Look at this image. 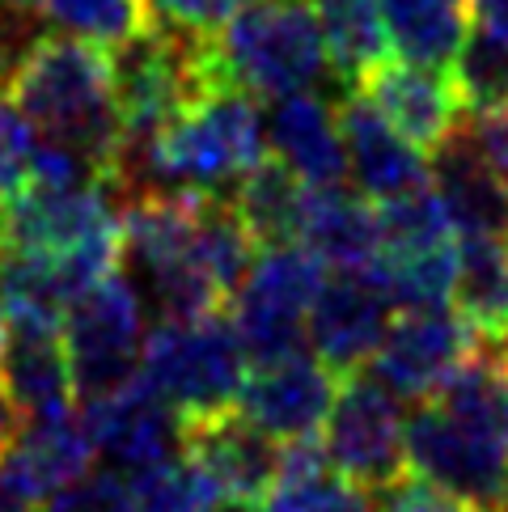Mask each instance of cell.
Listing matches in <instances>:
<instances>
[{
    "mask_svg": "<svg viewBox=\"0 0 508 512\" xmlns=\"http://www.w3.org/2000/svg\"><path fill=\"white\" fill-rule=\"evenodd\" d=\"M5 94L43 140L94 161L111 182L123 149L111 51L72 34H39L17 60Z\"/></svg>",
    "mask_w": 508,
    "mask_h": 512,
    "instance_id": "1",
    "label": "cell"
},
{
    "mask_svg": "<svg viewBox=\"0 0 508 512\" xmlns=\"http://www.w3.org/2000/svg\"><path fill=\"white\" fill-rule=\"evenodd\" d=\"M267 157L259 98L242 85H212L136 161L115 174L119 204L140 191H225Z\"/></svg>",
    "mask_w": 508,
    "mask_h": 512,
    "instance_id": "2",
    "label": "cell"
},
{
    "mask_svg": "<svg viewBox=\"0 0 508 512\" xmlns=\"http://www.w3.org/2000/svg\"><path fill=\"white\" fill-rule=\"evenodd\" d=\"M216 72L254 98L314 89L326 72V39L314 0H259L212 34Z\"/></svg>",
    "mask_w": 508,
    "mask_h": 512,
    "instance_id": "3",
    "label": "cell"
},
{
    "mask_svg": "<svg viewBox=\"0 0 508 512\" xmlns=\"http://www.w3.org/2000/svg\"><path fill=\"white\" fill-rule=\"evenodd\" d=\"M246 373L250 356L242 347V335L233 318H221V309L204 318L157 322L144 335L140 381L187 419L233 407Z\"/></svg>",
    "mask_w": 508,
    "mask_h": 512,
    "instance_id": "4",
    "label": "cell"
},
{
    "mask_svg": "<svg viewBox=\"0 0 508 512\" xmlns=\"http://www.w3.org/2000/svg\"><path fill=\"white\" fill-rule=\"evenodd\" d=\"M322 267L326 263L305 242L263 246L254 254L242 288L229 301V318L238 326L250 364L293 356L310 343L305 318H310V305L326 284Z\"/></svg>",
    "mask_w": 508,
    "mask_h": 512,
    "instance_id": "5",
    "label": "cell"
},
{
    "mask_svg": "<svg viewBox=\"0 0 508 512\" xmlns=\"http://www.w3.org/2000/svg\"><path fill=\"white\" fill-rule=\"evenodd\" d=\"M64 343L77 398L94 402L140 377L144 356V297L132 280L111 271L64 309Z\"/></svg>",
    "mask_w": 508,
    "mask_h": 512,
    "instance_id": "6",
    "label": "cell"
},
{
    "mask_svg": "<svg viewBox=\"0 0 508 512\" xmlns=\"http://www.w3.org/2000/svg\"><path fill=\"white\" fill-rule=\"evenodd\" d=\"M322 449L331 466L360 487H381L407 470V411L386 381L369 369L343 373L322 424Z\"/></svg>",
    "mask_w": 508,
    "mask_h": 512,
    "instance_id": "7",
    "label": "cell"
},
{
    "mask_svg": "<svg viewBox=\"0 0 508 512\" xmlns=\"http://www.w3.org/2000/svg\"><path fill=\"white\" fill-rule=\"evenodd\" d=\"M407 466L483 512H492L508 487V453L432 398L407 415Z\"/></svg>",
    "mask_w": 508,
    "mask_h": 512,
    "instance_id": "8",
    "label": "cell"
},
{
    "mask_svg": "<svg viewBox=\"0 0 508 512\" xmlns=\"http://www.w3.org/2000/svg\"><path fill=\"white\" fill-rule=\"evenodd\" d=\"M81 415H85L89 441H94V453L119 479H132V474L187 449V415L174 411L140 377L127 381L115 394L85 402Z\"/></svg>",
    "mask_w": 508,
    "mask_h": 512,
    "instance_id": "9",
    "label": "cell"
},
{
    "mask_svg": "<svg viewBox=\"0 0 508 512\" xmlns=\"http://www.w3.org/2000/svg\"><path fill=\"white\" fill-rule=\"evenodd\" d=\"M470 347H475V326L458 309H403L390 318L386 339L365 369L403 402H424L445 386L449 373L470 356Z\"/></svg>",
    "mask_w": 508,
    "mask_h": 512,
    "instance_id": "10",
    "label": "cell"
},
{
    "mask_svg": "<svg viewBox=\"0 0 508 512\" xmlns=\"http://www.w3.org/2000/svg\"><path fill=\"white\" fill-rule=\"evenodd\" d=\"M339 373L326 369L314 352H293L267 364H250L242 381L238 407L254 428H263L271 441H301V436H318L326 424V411L335 402Z\"/></svg>",
    "mask_w": 508,
    "mask_h": 512,
    "instance_id": "11",
    "label": "cell"
},
{
    "mask_svg": "<svg viewBox=\"0 0 508 512\" xmlns=\"http://www.w3.org/2000/svg\"><path fill=\"white\" fill-rule=\"evenodd\" d=\"M187 453L208 466L229 508L259 512L280 483V441L254 428L238 407L187 419Z\"/></svg>",
    "mask_w": 508,
    "mask_h": 512,
    "instance_id": "12",
    "label": "cell"
},
{
    "mask_svg": "<svg viewBox=\"0 0 508 512\" xmlns=\"http://www.w3.org/2000/svg\"><path fill=\"white\" fill-rule=\"evenodd\" d=\"M390 309H394V301L386 297V288L373 276L335 271V280L322 284V292L310 305V318H305L310 352L339 377L365 369L377 356L381 339H386Z\"/></svg>",
    "mask_w": 508,
    "mask_h": 512,
    "instance_id": "13",
    "label": "cell"
},
{
    "mask_svg": "<svg viewBox=\"0 0 508 512\" xmlns=\"http://www.w3.org/2000/svg\"><path fill=\"white\" fill-rule=\"evenodd\" d=\"M352 89L365 94L420 153L437 149L466 111L458 98V85H453L445 68H428V64H411V60H403V64L381 60Z\"/></svg>",
    "mask_w": 508,
    "mask_h": 512,
    "instance_id": "14",
    "label": "cell"
},
{
    "mask_svg": "<svg viewBox=\"0 0 508 512\" xmlns=\"http://www.w3.org/2000/svg\"><path fill=\"white\" fill-rule=\"evenodd\" d=\"M335 106H339L343 149H348V174L360 195H369L373 204H381V199L428 187L424 153L415 149L365 94L343 89V98Z\"/></svg>",
    "mask_w": 508,
    "mask_h": 512,
    "instance_id": "15",
    "label": "cell"
},
{
    "mask_svg": "<svg viewBox=\"0 0 508 512\" xmlns=\"http://www.w3.org/2000/svg\"><path fill=\"white\" fill-rule=\"evenodd\" d=\"M267 153L280 157L305 187H343L348 182L339 106L322 102L314 89L276 98L267 119Z\"/></svg>",
    "mask_w": 508,
    "mask_h": 512,
    "instance_id": "16",
    "label": "cell"
},
{
    "mask_svg": "<svg viewBox=\"0 0 508 512\" xmlns=\"http://www.w3.org/2000/svg\"><path fill=\"white\" fill-rule=\"evenodd\" d=\"M428 182L458 237H504L508 242V182L483 166L458 123L428 153Z\"/></svg>",
    "mask_w": 508,
    "mask_h": 512,
    "instance_id": "17",
    "label": "cell"
},
{
    "mask_svg": "<svg viewBox=\"0 0 508 512\" xmlns=\"http://www.w3.org/2000/svg\"><path fill=\"white\" fill-rule=\"evenodd\" d=\"M301 242L326 267L352 271V276H373L381 263V250H386L377 204L348 187H310Z\"/></svg>",
    "mask_w": 508,
    "mask_h": 512,
    "instance_id": "18",
    "label": "cell"
},
{
    "mask_svg": "<svg viewBox=\"0 0 508 512\" xmlns=\"http://www.w3.org/2000/svg\"><path fill=\"white\" fill-rule=\"evenodd\" d=\"M89 457H94V441H89L85 415L72 407L30 415V424H22L17 441L5 449V462L22 474L39 500L81 479L89 470Z\"/></svg>",
    "mask_w": 508,
    "mask_h": 512,
    "instance_id": "19",
    "label": "cell"
},
{
    "mask_svg": "<svg viewBox=\"0 0 508 512\" xmlns=\"http://www.w3.org/2000/svg\"><path fill=\"white\" fill-rule=\"evenodd\" d=\"M0 386L22 415L64 411L77 398L64 331H9L0 352Z\"/></svg>",
    "mask_w": 508,
    "mask_h": 512,
    "instance_id": "20",
    "label": "cell"
},
{
    "mask_svg": "<svg viewBox=\"0 0 508 512\" xmlns=\"http://www.w3.org/2000/svg\"><path fill=\"white\" fill-rule=\"evenodd\" d=\"M229 204L238 208L242 225L250 229L254 246H288L301 242L305 229V208H310V187L284 166L280 157H263L254 170H246L233 182Z\"/></svg>",
    "mask_w": 508,
    "mask_h": 512,
    "instance_id": "21",
    "label": "cell"
},
{
    "mask_svg": "<svg viewBox=\"0 0 508 512\" xmlns=\"http://www.w3.org/2000/svg\"><path fill=\"white\" fill-rule=\"evenodd\" d=\"M314 9L343 89H352L373 64L390 56V26L381 0H314Z\"/></svg>",
    "mask_w": 508,
    "mask_h": 512,
    "instance_id": "22",
    "label": "cell"
},
{
    "mask_svg": "<svg viewBox=\"0 0 508 512\" xmlns=\"http://www.w3.org/2000/svg\"><path fill=\"white\" fill-rule=\"evenodd\" d=\"M453 305L475 331H508V242L462 237Z\"/></svg>",
    "mask_w": 508,
    "mask_h": 512,
    "instance_id": "23",
    "label": "cell"
},
{
    "mask_svg": "<svg viewBox=\"0 0 508 512\" xmlns=\"http://www.w3.org/2000/svg\"><path fill=\"white\" fill-rule=\"evenodd\" d=\"M390 26V43L403 51V60L449 68L466 39V9L445 0H381Z\"/></svg>",
    "mask_w": 508,
    "mask_h": 512,
    "instance_id": "24",
    "label": "cell"
},
{
    "mask_svg": "<svg viewBox=\"0 0 508 512\" xmlns=\"http://www.w3.org/2000/svg\"><path fill=\"white\" fill-rule=\"evenodd\" d=\"M34 13L72 39L119 51L157 26L153 0H30Z\"/></svg>",
    "mask_w": 508,
    "mask_h": 512,
    "instance_id": "25",
    "label": "cell"
},
{
    "mask_svg": "<svg viewBox=\"0 0 508 512\" xmlns=\"http://www.w3.org/2000/svg\"><path fill=\"white\" fill-rule=\"evenodd\" d=\"M373 280L386 288L398 309H437L453 301L458 284V246H420V250H381Z\"/></svg>",
    "mask_w": 508,
    "mask_h": 512,
    "instance_id": "26",
    "label": "cell"
},
{
    "mask_svg": "<svg viewBox=\"0 0 508 512\" xmlns=\"http://www.w3.org/2000/svg\"><path fill=\"white\" fill-rule=\"evenodd\" d=\"M127 483H132L140 512H216V508H225V496L208 474V466L187 449L132 474Z\"/></svg>",
    "mask_w": 508,
    "mask_h": 512,
    "instance_id": "27",
    "label": "cell"
},
{
    "mask_svg": "<svg viewBox=\"0 0 508 512\" xmlns=\"http://www.w3.org/2000/svg\"><path fill=\"white\" fill-rule=\"evenodd\" d=\"M453 85L466 111H483V106L508 102V39L483 26H470L466 39L453 56Z\"/></svg>",
    "mask_w": 508,
    "mask_h": 512,
    "instance_id": "28",
    "label": "cell"
},
{
    "mask_svg": "<svg viewBox=\"0 0 508 512\" xmlns=\"http://www.w3.org/2000/svg\"><path fill=\"white\" fill-rule=\"evenodd\" d=\"M377 216H381V242H386V250H420V246L453 242V221L441 204V195L432 191V182L407 195L381 199Z\"/></svg>",
    "mask_w": 508,
    "mask_h": 512,
    "instance_id": "29",
    "label": "cell"
},
{
    "mask_svg": "<svg viewBox=\"0 0 508 512\" xmlns=\"http://www.w3.org/2000/svg\"><path fill=\"white\" fill-rule=\"evenodd\" d=\"M259 512H377L369 487L343 479L335 466H326L305 479H280Z\"/></svg>",
    "mask_w": 508,
    "mask_h": 512,
    "instance_id": "30",
    "label": "cell"
},
{
    "mask_svg": "<svg viewBox=\"0 0 508 512\" xmlns=\"http://www.w3.org/2000/svg\"><path fill=\"white\" fill-rule=\"evenodd\" d=\"M34 149H39L34 123L17 111V102L0 89V208L30 182Z\"/></svg>",
    "mask_w": 508,
    "mask_h": 512,
    "instance_id": "31",
    "label": "cell"
},
{
    "mask_svg": "<svg viewBox=\"0 0 508 512\" xmlns=\"http://www.w3.org/2000/svg\"><path fill=\"white\" fill-rule=\"evenodd\" d=\"M39 512H140V504L132 496V483L119 479V474H111V470L89 474L85 470L81 479L51 491Z\"/></svg>",
    "mask_w": 508,
    "mask_h": 512,
    "instance_id": "32",
    "label": "cell"
},
{
    "mask_svg": "<svg viewBox=\"0 0 508 512\" xmlns=\"http://www.w3.org/2000/svg\"><path fill=\"white\" fill-rule=\"evenodd\" d=\"M373 508L377 512H483L475 504H466L462 496H453L449 487L424 479L420 470H398L394 479L373 487Z\"/></svg>",
    "mask_w": 508,
    "mask_h": 512,
    "instance_id": "33",
    "label": "cell"
},
{
    "mask_svg": "<svg viewBox=\"0 0 508 512\" xmlns=\"http://www.w3.org/2000/svg\"><path fill=\"white\" fill-rule=\"evenodd\" d=\"M259 0H153V13L161 26L183 30V34H216L221 26H229L238 13H246Z\"/></svg>",
    "mask_w": 508,
    "mask_h": 512,
    "instance_id": "34",
    "label": "cell"
},
{
    "mask_svg": "<svg viewBox=\"0 0 508 512\" xmlns=\"http://www.w3.org/2000/svg\"><path fill=\"white\" fill-rule=\"evenodd\" d=\"M458 127L466 132L470 149L483 157V166L508 182V102L483 106V111H462Z\"/></svg>",
    "mask_w": 508,
    "mask_h": 512,
    "instance_id": "35",
    "label": "cell"
},
{
    "mask_svg": "<svg viewBox=\"0 0 508 512\" xmlns=\"http://www.w3.org/2000/svg\"><path fill=\"white\" fill-rule=\"evenodd\" d=\"M466 13H470V26H483L508 39V0H470Z\"/></svg>",
    "mask_w": 508,
    "mask_h": 512,
    "instance_id": "36",
    "label": "cell"
},
{
    "mask_svg": "<svg viewBox=\"0 0 508 512\" xmlns=\"http://www.w3.org/2000/svg\"><path fill=\"white\" fill-rule=\"evenodd\" d=\"M17 432H22V411H17V402L9 398V390L0 386V453L17 441Z\"/></svg>",
    "mask_w": 508,
    "mask_h": 512,
    "instance_id": "37",
    "label": "cell"
},
{
    "mask_svg": "<svg viewBox=\"0 0 508 512\" xmlns=\"http://www.w3.org/2000/svg\"><path fill=\"white\" fill-rule=\"evenodd\" d=\"M5 339H9V322H5V314H0V352H5Z\"/></svg>",
    "mask_w": 508,
    "mask_h": 512,
    "instance_id": "38",
    "label": "cell"
},
{
    "mask_svg": "<svg viewBox=\"0 0 508 512\" xmlns=\"http://www.w3.org/2000/svg\"><path fill=\"white\" fill-rule=\"evenodd\" d=\"M9 254V237H5V221H0V259Z\"/></svg>",
    "mask_w": 508,
    "mask_h": 512,
    "instance_id": "39",
    "label": "cell"
},
{
    "mask_svg": "<svg viewBox=\"0 0 508 512\" xmlns=\"http://www.w3.org/2000/svg\"><path fill=\"white\" fill-rule=\"evenodd\" d=\"M492 512H508V487H504V496L496 500V508H492Z\"/></svg>",
    "mask_w": 508,
    "mask_h": 512,
    "instance_id": "40",
    "label": "cell"
},
{
    "mask_svg": "<svg viewBox=\"0 0 508 512\" xmlns=\"http://www.w3.org/2000/svg\"><path fill=\"white\" fill-rule=\"evenodd\" d=\"M445 5H462V9H466V5H470V0H445Z\"/></svg>",
    "mask_w": 508,
    "mask_h": 512,
    "instance_id": "41",
    "label": "cell"
},
{
    "mask_svg": "<svg viewBox=\"0 0 508 512\" xmlns=\"http://www.w3.org/2000/svg\"><path fill=\"white\" fill-rule=\"evenodd\" d=\"M216 512H242V508H229V504H225V508H216Z\"/></svg>",
    "mask_w": 508,
    "mask_h": 512,
    "instance_id": "42",
    "label": "cell"
}]
</instances>
